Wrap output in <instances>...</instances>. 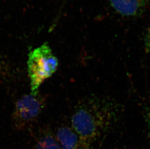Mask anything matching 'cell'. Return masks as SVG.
<instances>
[{"instance_id": "obj_1", "label": "cell", "mask_w": 150, "mask_h": 149, "mask_svg": "<svg viewBox=\"0 0 150 149\" xmlns=\"http://www.w3.org/2000/svg\"><path fill=\"white\" fill-rule=\"evenodd\" d=\"M118 114L117 106L110 100L89 97L77 105L71 118L72 128L92 145L114 125Z\"/></svg>"}, {"instance_id": "obj_2", "label": "cell", "mask_w": 150, "mask_h": 149, "mask_svg": "<svg viewBox=\"0 0 150 149\" xmlns=\"http://www.w3.org/2000/svg\"><path fill=\"white\" fill-rule=\"evenodd\" d=\"M31 93L36 95L41 84L57 71L58 60L47 43L30 51L27 61Z\"/></svg>"}, {"instance_id": "obj_3", "label": "cell", "mask_w": 150, "mask_h": 149, "mask_svg": "<svg viewBox=\"0 0 150 149\" xmlns=\"http://www.w3.org/2000/svg\"><path fill=\"white\" fill-rule=\"evenodd\" d=\"M44 107V101L39 94H26L15 105L13 119L18 129L26 128L38 119Z\"/></svg>"}, {"instance_id": "obj_4", "label": "cell", "mask_w": 150, "mask_h": 149, "mask_svg": "<svg viewBox=\"0 0 150 149\" xmlns=\"http://www.w3.org/2000/svg\"><path fill=\"white\" fill-rule=\"evenodd\" d=\"M115 12L126 17H136L142 14L150 6V0H108Z\"/></svg>"}, {"instance_id": "obj_5", "label": "cell", "mask_w": 150, "mask_h": 149, "mask_svg": "<svg viewBox=\"0 0 150 149\" xmlns=\"http://www.w3.org/2000/svg\"><path fill=\"white\" fill-rule=\"evenodd\" d=\"M55 138L62 149H91L92 145L80 138L72 127L58 128Z\"/></svg>"}, {"instance_id": "obj_6", "label": "cell", "mask_w": 150, "mask_h": 149, "mask_svg": "<svg viewBox=\"0 0 150 149\" xmlns=\"http://www.w3.org/2000/svg\"><path fill=\"white\" fill-rule=\"evenodd\" d=\"M34 149H62V148L55 136L50 131H46L38 136Z\"/></svg>"}, {"instance_id": "obj_7", "label": "cell", "mask_w": 150, "mask_h": 149, "mask_svg": "<svg viewBox=\"0 0 150 149\" xmlns=\"http://www.w3.org/2000/svg\"><path fill=\"white\" fill-rule=\"evenodd\" d=\"M148 39H147L148 40L147 41V46H149V48H150V32H149V37H148Z\"/></svg>"}]
</instances>
